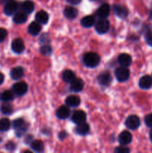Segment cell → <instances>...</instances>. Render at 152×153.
<instances>
[{
    "label": "cell",
    "mask_w": 152,
    "mask_h": 153,
    "mask_svg": "<svg viewBox=\"0 0 152 153\" xmlns=\"http://www.w3.org/2000/svg\"><path fill=\"white\" fill-rule=\"evenodd\" d=\"M100 57L99 55L95 52H87L84 54L83 57V64L88 67H97L100 63Z\"/></svg>",
    "instance_id": "cell-1"
},
{
    "label": "cell",
    "mask_w": 152,
    "mask_h": 153,
    "mask_svg": "<svg viewBox=\"0 0 152 153\" xmlns=\"http://www.w3.org/2000/svg\"><path fill=\"white\" fill-rule=\"evenodd\" d=\"M115 76H116V79L119 82H123L128 80L130 77V71L126 67H122L116 68L115 71Z\"/></svg>",
    "instance_id": "cell-2"
},
{
    "label": "cell",
    "mask_w": 152,
    "mask_h": 153,
    "mask_svg": "<svg viewBox=\"0 0 152 153\" xmlns=\"http://www.w3.org/2000/svg\"><path fill=\"white\" fill-rule=\"evenodd\" d=\"M28 87L25 82H16V84L13 85L12 87V91L14 94H16L18 97H21L26 94L28 91Z\"/></svg>",
    "instance_id": "cell-3"
},
{
    "label": "cell",
    "mask_w": 152,
    "mask_h": 153,
    "mask_svg": "<svg viewBox=\"0 0 152 153\" xmlns=\"http://www.w3.org/2000/svg\"><path fill=\"white\" fill-rule=\"evenodd\" d=\"M125 126L131 130H136L139 127L140 120L136 115H131L127 118L125 121Z\"/></svg>",
    "instance_id": "cell-4"
},
{
    "label": "cell",
    "mask_w": 152,
    "mask_h": 153,
    "mask_svg": "<svg viewBox=\"0 0 152 153\" xmlns=\"http://www.w3.org/2000/svg\"><path fill=\"white\" fill-rule=\"evenodd\" d=\"M110 28V22L107 19H100L95 23V30L98 34H105Z\"/></svg>",
    "instance_id": "cell-5"
},
{
    "label": "cell",
    "mask_w": 152,
    "mask_h": 153,
    "mask_svg": "<svg viewBox=\"0 0 152 153\" xmlns=\"http://www.w3.org/2000/svg\"><path fill=\"white\" fill-rule=\"evenodd\" d=\"M18 8H19V4L17 1L14 0H10L4 4V13L7 16H11L16 13Z\"/></svg>",
    "instance_id": "cell-6"
},
{
    "label": "cell",
    "mask_w": 152,
    "mask_h": 153,
    "mask_svg": "<svg viewBox=\"0 0 152 153\" xmlns=\"http://www.w3.org/2000/svg\"><path fill=\"white\" fill-rule=\"evenodd\" d=\"M11 49L15 53H22L25 49V44H24L23 40L21 38L14 39L11 43Z\"/></svg>",
    "instance_id": "cell-7"
},
{
    "label": "cell",
    "mask_w": 152,
    "mask_h": 153,
    "mask_svg": "<svg viewBox=\"0 0 152 153\" xmlns=\"http://www.w3.org/2000/svg\"><path fill=\"white\" fill-rule=\"evenodd\" d=\"M110 12V7L107 3H104L100 6L96 11V14L100 19H105L109 16Z\"/></svg>",
    "instance_id": "cell-8"
},
{
    "label": "cell",
    "mask_w": 152,
    "mask_h": 153,
    "mask_svg": "<svg viewBox=\"0 0 152 153\" xmlns=\"http://www.w3.org/2000/svg\"><path fill=\"white\" fill-rule=\"evenodd\" d=\"M86 120V114L83 111L78 110L76 111L73 113L72 116V120L76 124L81 123L85 122Z\"/></svg>",
    "instance_id": "cell-9"
},
{
    "label": "cell",
    "mask_w": 152,
    "mask_h": 153,
    "mask_svg": "<svg viewBox=\"0 0 152 153\" xmlns=\"http://www.w3.org/2000/svg\"><path fill=\"white\" fill-rule=\"evenodd\" d=\"M83 86H84V84H83V80L80 79L75 78L72 82H70V89L75 93L80 92L83 89Z\"/></svg>",
    "instance_id": "cell-10"
},
{
    "label": "cell",
    "mask_w": 152,
    "mask_h": 153,
    "mask_svg": "<svg viewBox=\"0 0 152 153\" xmlns=\"http://www.w3.org/2000/svg\"><path fill=\"white\" fill-rule=\"evenodd\" d=\"M118 62L122 67H129L132 63V58L131 55L126 53H122L118 57Z\"/></svg>",
    "instance_id": "cell-11"
},
{
    "label": "cell",
    "mask_w": 152,
    "mask_h": 153,
    "mask_svg": "<svg viewBox=\"0 0 152 153\" xmlns=\"http://www.w3.org/2000/svg\"><path fill=\"white\" fill-rule=\"evenodd\" d=\"M119 141L123 146L129 144L132 141V135L128 131H122L119 136Z\"/></svg>",
    "instance_id": "cell-12"
},
{
    "label": "cell",
    "mask_w": 152,
    "mask_h": 153,
    "mask_svg": "<svg viewBox=\"0 0 152 153\" xmlns=\"http://www.w3.org/2000/svg\"><path fill=\"white\" fill-rule=\"evenodd\" d=\"M98 81L100 85H103V86H107V85H108L112 81V78L110 73H108L107 71L101 73L98 76Z\"/></svg>",
    "instance_id": "cell-13"
},
{
    "label": "cell",
    "mask_w": 152,
    "mask_h": 153,
    "mask_svg": "<svg viewBox=\"0 0 152 153\" xmlns=\"http://www.w3.org/2000/svg\"><path fill=\"white\" fill-rule=\"evenodd\" d=\"M139 85L142 89H149L152 86V78L148 75L142 76L139 79Z\"/></svg>",
    "instance_id": "cell-14"
},
{
    "label": "cell",
    "mask_w": 152,
    "mask_h": 153,
    "mask_svg": "<svg viewBox=\"0 0 152 153\" xmlns=\"http://www.w3.org/2000/svg\"><path fill=\"white\" fill-rule=\"evenodd\" d=\"M56 115L59 119L64 120L69 117L70 115V110L67 106L62 105L57 110Z\"/></svg>",
    "instance_id": "cell-15"
},
{
    "label": "cell",
    "mask_w": 152,
    "mask_h": 153,
    "mask_svg": "<svg viewBox=\"0 0 152 153\" xmlns=\"http://www.w3.org/2000/svg\"><path fill=\"white\" fill-rule=\"evenodd\" d=\"M113 11L116 13V16L120 18H125L128 14V11L124 6L121 4H115L113 6Z\"/></svg>",
    "instance_id": "cell-16"
},
{
    "label": "cell",
    "mask_w": 152,
    "mask_h": 153,
    "mask_svg": "<svg viewBox=\"0 0 152 153\" xmlns=\"http://www.w3.org/2000/svg\"><path fill=\"white\" fill-rule=\"evenodd\" d=\"M28 31L30 34L33 36H36L41 31V25L40 23H39L37 21H34V22H31L28 28Z\"/></svg>",
    "instance_id": "cell-17"
},
{
    "label": "cell",
    "mask_w": 152,
    "mask_h": 153,
    "mask_svg": "<svg viewBox=\"0 0 152 153\" xmlns=\"http://www.w3.org/2000/svg\"><path fill=\"white\" fill-rule=\"evenodd\" d=\"M35 19L40 24H46L49 21V14L45 10H40L36 13Z\"/></svg>",
    "instance_id": "cell-18"
},
{
    "label": "cell",
    "mask_w": 152,
    "mask_h": 153,
    "mask_svg": "<svg viewBox=\"0 0 152 153\" xmlns=\"http://www.w3.org/2000/svg\"><path fill=\"white\" fill-rule=\"evenodd\" d=\"M10 75V77H11L13 80H19V79H20L24 75L23 68L21 67H14V68H13L11 70Z\"/></svg>",
    "instance_id": "cell-19"
},
{
    "label": "cell",
    "mask_w": 152,
    "mask_h": 153,
    "mask_svg": "<svg viewBox=\"0 0 152 153\" xmlns=\"http://www.w3.org/2000/svg\"><path fill=\"white\" fill-rule=\"evenodd\" d=\"M76 132L80 135H86L89 132V126L86 123L83 122L81 123L77 124L75 128Z\"/></svg>",
    "instance_id": "cell-20"
},
{
    "label": "cell",
    "mask_w": 152,
    "mask_h": 153,
    "mask_svg": "<svg viewBox=\"0 0 152 153\" xmlns=\"http://www.w3.org/2000/svg\"><path fill=\"white\" fill-rule=\"evenodd\" d=\"M80 103V100L77 96L71 95L66 99V104L69 107H77Z\"/></svg>",
    "instance_id": "cell-21"
},
{
    "label": "cell",
    "mask_w": 152,
    "mask_h": 153,
    "mask_svg": "<svg viewBox=\"0 0 152 153\" xmlns=\"http://www.w3.org/2000/svg\"><path fill=\"white\" fill-rule=\"evenodd\" d=\"M21 8L24 13H31L34 10V4L30 0H25L21 4Z\"/></svg>",
    "instance_id": "cell-22"
},
{
    "label": "cell",
    "mask_w": 152,
    "mask_h": 153,
    "mask_svg": "<svg viewBox=\"0 0 152 153\" xmlns=\"http://www.w3.org/2000/svg\"><path fill=\"white\" fill-rule=\"evenodd\" d=\"M63 13L65 16L68 19H74L78 14L77 10L75 7H71V6H67L65 7L63 10Z\"/></svg>",
    "instance_id": "cell-23"
},
{
    "label": "cell",
    "mask_w": 152,
    "mask_h": 153,
    "mask_svg": "<svg viewBox=\"0 0 152 153\" xmlns=\"http://www.w3.org/2000/svg\"><path fill=\"white\" fill-rule=\"evenodd\" d=\"M80 23H81L82 26L85 27V28H90L95 23V19L92 15H89V16H86L82 18V19L80 20Z\"/></svg>",
    "instance_id": "cell-24"
},
{
    "label": "cell",
    "mask_w": 152,
    "mask_h": 153,
    "mask_svg": "<svg viewBox=\"0 0 152 153\" xmlns=\"http://www.w3.org/2000/svg\"><path fill=\"white\" fill-rule=\"evenodd\" d=\"M28 16H27V13L22 12H18V13H15L14 16L13 17V20L15 23L16 24H22L26 22Z\"/></svg>",
    "instance_id": "cell-25"
},
{
    "label": "cell",
    "mask_w": 152,
    "mask_h": 153,
    "mask_svg": "<svg viewBox=\"0 0 152 153\" xmlns=\"http://www.w3.org/2000/svg\"><path fill=\"white\" fill-rule=\"evenodd\" d=\"M31 149H32L33 150L35 151V152H43V151L44 150V143H43L42 140H33L31 143Z\"/></svg>",
    "instance_id": "cell-26"
},
{
    "label": "cell",
    "mask_w": 152,
    "mask_h": 153,
    "mask_svg": "<svg viewBox=\"0 0 152 153\" xmlns=\"http://www.w3.org/2000/svg\"><path fill=\"white\" fill-rule=\"evenodd\" d=\"M75 79V74L70 70H66L63 73V80L67 83H70Z\"/></svg>",
    "instance_id": "cell-27"
},
{
    "label": "cell",
    "mask_w": 152,
    "mask_h": 153,
    "mask_svg": "<svg viewBox=\"0 0 152 153\" xmlns=\"http://www.w3.org/2000/svg\"><path fill=\"white\" fill-rule=\"evenodd\" d=\"M1 113L4 115H10L13 113V107L10 104L7 103V102H5L3 103L0 108Z\"/></svg>",
    "instance_id": "cell-28"
},
{
    "label": "cell",
    "mask_w": 152,
    "mask_h": 153,
    "mask_svg": "<svg viewBox=\"0 0 152 153\" xmlns=\"http://www.w3.org/2000/svg\"><path fill=\"white\" fill-rule=\"evenodd\" d=\"M10 122L7 118L0 120V131H6L10 128Z\"/></svg>",
    "instance_id": "cell-29"
},
{
    "label": "cell",
    "mask_w": 152,
    "mask_h": 153,
    "mask_svg": "<svg viewBox=\"0 0 152 153\" xmlns=\"http://www.w3.org/2000/svg\"><path fill=\"white\" fill-rule=\"evenodd\" d=\"M25 126H26V123H25V120L22 118H19V119L15 120L13 122V127L16 130L20 129V128H23Z\"/></svg>",
    "instance_id": "cell-30"
},
{
    "label": "cell",
    "mask_w": 152,
    "mask_h": 153,
    "mask_svg": "<svg viewBox=\"0 0 152 153\" xmlns=\"http://www.w3.org/2000/svg\"><path fill=\"white\" fill-rule=\"evenodd\" d=\"M1 100L4 102H10L13 100V94L10 91H5L1 94Z\"/></svg>",
    "instance_id": "cell-31"
},
{
    "label": "cell",
    "mask_w": 152,
    "mask_h": 153,
    "mask_svg": "<svg viewBox=\"0 0 152 153\" xmlns=\"http://www.w3.org/2000/svg\"><path fill=\"white\" fill-rule=\"evenodd\" d=\"M40 52H41L42 55H46V56H49L52 54V49L51 48L50 46L49 45H43V46H41L40 49Z\"/></svg>",
    "instance_id": "cell-32"
},
{
    "label": "cell",
    "mask_w": 152,
    "mask_h": 153,
    "mask_svg": "<svg viewBox=\"0 0 152 153\" xmlns=\"http://www.w3.org/2000/svg\"><path fill=\"white\" fill-rule=\"evenodd\" d=\"M145 123L148 127L152 128V113L149 114L145 117Z\"/></svg>",
    "instance_id": "cell-33"
},
{
    "label": "cell",
    "mask_w": 152,
    "mask_h": 153,
    "mask_svg": "<svg viewBox=\"0 0 152 153\" xmlns=\"http://www.w3.org/2000/svg\"><path fill=\"white\" fill-rule=\"evenodd\" d=\"M116 153H128L130 152V149L127 147H123V146H119L116 147L114 150Z\"/></svg>",
    "instance_id": "cell-34"
},
{
    "label": "cell",
    "mask_w": 152,
    "mask_h": 153,
    "mask_svg": "<svg viewBox=\"0 0 152 153\" xmlns=\"http://www.w3.org/2000/svg\"><path fill=\"white\" fill-rule=\"evenodd\" d=\"M7 35V32L4 28H0V43L3 42Z\"/></svg>",
    "instance_id": "cell-35"
},
{
    "label": "cell",
    "mask_w": 152,
    "mask_h": 153,
    "mask_svg": "<svg viewBox=\"0 0 152 153\" xmlns=\"http://www.w3.org/2000/svg\"><path fill=\"white\" fill-rule=\"evenodd\" d=\"M145 40L149 46H152V31H148L145 34Z\"/></svg>",
    "instance_id": "cell-36"
},
{
    "label": "cell",
    "mask_w": 152,
    "mask_h": 153,
    "mask_svg": "<svg viewBox=\"0 0 152 153\" xmlns=\"http://www.w3.org/2000/svg\"><path fill=\"white\" fill-rule=\"evenodd\" d=\"M15 146H15L14 143L11 141L8 142V143H6V145H5L6 149H8V150H13V149H15Z\"/></svg>",
    "instance_id": "cell-37"
},
{
    "label": "cell",
    "mask_w": 152,
    "mask_h": 153,
    "mask_svg": "<svg viewBox=\"0 0 152 153\" xmlns=\"http://www.w3.org/2000/svg\"><path fill=\"white\" fill-rule=\"evenodd\" d=\"M66 135H67V134L66 133V131H61V132L59 133V135H58V137H59V138L61 139V140H63V139L66 137Z\"/></svg>",
    "instance_id": "cell-38"
},
{
    "label": "cell",
    "mask_w": 152,
    "mask_h": 153,
    "mask_svg": "<svg viewBox=\"0 0 152 153\" xmlns=\"http://www.w3.org/2000/svg\"><path fill=\"white\" fill-rule=\"evenodd\" d=\"M67 1L72 4H77L81 1V0H67Z\"/></svg>",
    "instance_id": "cell-39"
},
{
    "label": "cell",
    "mask_w": 152,
    "mask_h": 153,
    "mask_svg": "<svg viewBox=\"0 0 152 153\" xmlns=\"http://www.w3.org/2000/svg\"><path fill=\"white\" fill-rule=\"evenodd\" d=\"M4 75H3L1 73H0V85L3 83V82H4Z\"/></svg>",
    "instance_id": "cell-40"
},
{
    "label": "cell",
    "mask_w": 152,
    "mask_h": 153,
    "mask_svg": "<svg viewBox=\"0 0 152 153\" xmlns=\"http://www.w3.org/2000/svg\"><path fill=\"white\" fill-rule=\"evenodd\" d=\"M9 1H10V0H0V4H6Z\"/></svg>",
    "instance_id": "cell-41"
},
{
    "label": "cell",
    "mask_w": 152,
    "mask_h": 153,
    "mask_svg": "<svg viewBox=\"0 0 152 153\" xmlns=\"http://www.w3.org/2000/svg\"><path fill=\"white\" fill-rule=\"evenodd\" d=\"M30 139H32V136H31V135H28V137H26V138H25V142H28V140H30Z\"/></svg>",
    "instance_id": "cell-42"
},
{
    "label": "cell",
    "mask_w": 152,
    "mask_h": 153,
    "mask_svg": "<svg viewBox=\"0 0 152 153\" xmlns=\"http://www.w3.org/2000/svg\"><path fill=\"white\" fill-rule=\"evenodd\" d=\"M150 139H151V141L152 142V130L151 131V132H150Z\"/></svg>",
    "instance_id": "cell-43"
},
{
    "label": "cell",
    "mask_w": 152,
    "mask_h": 153,
    "mask_svg": "<svg viewBox=\"0 0 152 153\" xmlns=\"http://www.w3.org/2000/svg\"><path fill=\"white\" fill-rule=\"evenodd\" d=\"M1 94H0V100H1Z\"/></svg>",
    "instance_id": "cell-44"
},
{
    "label": "cell",
    "mask_w": 152,
    "mask_h": 153,
    "mask_svg": "<svg viewBox=\"0 0 152 153\" xmlns=\"http://www.w3.org/2000/svg\"><path fill=\"white\" fill-rule=\"evenodd\" d=\"M1 137H0V142H1Z\"/></svg>",
    "instance_id": "cell-45"
},
{
    "label": "cell",
    "mask_w": 152,
    "mask_h": 153,
    "mask_svg": "<svg viewBox=\"0 0 152 153\" xmlns=\"http://www.w3.org/2000/svg\"><path fill=\"white\" fill-rule=\"evenodd\" d=\"M91 1H95V0H91Z\"/></svg>",
    "instance_id": "cell-46"
}]
</instances>
